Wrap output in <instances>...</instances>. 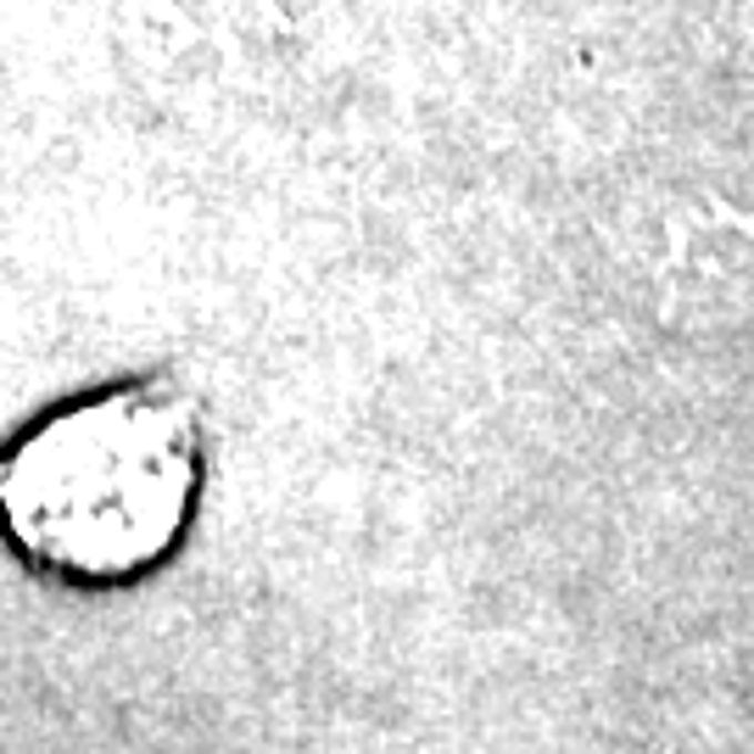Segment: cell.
Segmentation results:
<instances>
[{"mask_svg": "<svg viewBox=\"0 0 754 754\" xmlns=\"http://www.w3.org/2000/svg\"><path fill=\"white\" fill-rule=\"evenodd\" d=\"M592 268L621 308L682 347L754 342V140L682 134L603 174Z\"/></svg>", "mask_w": 754, "mask_h": 754, "instance_id": "obj_2", "label": "cell"}, {"mask_svg": "<svg viewBox=\"0 0 754 754\" xmlns=\"http://www.w3.org/2000/svg\"><path fill=\"white\" fill-rule=\"evenodd\" d=\"M202 487L196 403L163 380L106 386L34 425L7 465V514L29 559L79 575H134L174 548Z\"/></svg>", "mask_w": 754, "mask_h": 754, "instance_id": "obj_1", "label": "cell"}]
</instances>
